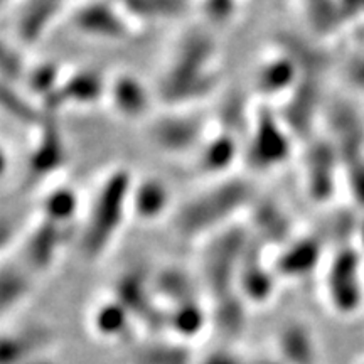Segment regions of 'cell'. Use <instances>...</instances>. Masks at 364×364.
I'll list each match as a JSON object with an SVG mask.
<instances>
[{"instance_id":"6","label":"cell","mask_w":364,"mask_h":364,"mask_svg":"<svg viewBox=\"0 0 364 364\" xmlns=\"http://www.w3.org/2000/svg\"><path fill=\"white\" fill-rule=\"evenodd\" d=\"M51 334L44 329H29L12 336H4L2 341V364H22L48 348Z\"/></svg>"},{"instance_id":"2","label":"cell","mask_w":364,"mask_h":364,"mask_svg":"<svg viewBox=\"0 0 364 364\" xmlns=\"http://www.w3.org/2000/svg\"><path fill=\"white\" fill-rule=\"evenodd\" d=\"M132 184L127 172L113 174L100 191L85 231V252L91 258H98L110 247L113 236L118 233L125 218L127 208L132 204Z\"/></svg>"},{"instance_id":"7","label":"cell","mask_w":364,"mask_h":364,"mask_svg":"<svg viewBox=\"0 0 364 364\" xmlns=\"http://www.w3.org/2000/svg\"><path fill=\"white\" fill-rule=\"evenodd\" d=\"M252 156L255 166L270 167L273 164H280L282 159H285L289 152V142L287 136L275 125L262 124L258 134L253 136L252 144Z\"/></svg>"},{"instance_id":"19","label":"cell","mask_w":364,"mask_h":364,"mask_svg":"<svg viewBox=\"0 0 364 364\" xmlns=\"http://www.w3.org/2000/svg\"><path fill=\"white\" fill-rule=\"evenodd\" d=\"M295 75H297V70L289 59H272L260 70L258 86L265 93H275V91L289 88Z\"/></svg>"},{"instance_id":"17","label":"cell","mask_w":364,"mask_h":364,"mask_svg":"<svg viewBox=\"0 0 364 364\" xmlns=\"http://www.w3.org/2000/svg\"><path fill=\"white\" fill-rule=\"evenodd\" d=\"M132 364H191V356L179 343H161L147 346L135 353Z\"/></svg>"},{"instance_id":"14","label":"cell","mask_w":364,"mask_h":364,"mask_svg":"<svg viewBox=\"0 0 364 364\" xmlns=\"http://www.w3.org/2000/svg\"><path fill=\"white\" fill-rule=\"evenodd\" d=\"M125 14L142 19H169L188 9V0H118Z\"/></svg>"},{"instance_id":"11","label":"cell","mask_w":364,"mask_h":364,"mask_svg":"<svg viewBox=\"0 0 364 364\" xmlns=\"http://www.w3.org/2000/svg\"><path fill=\"white\" fill-rule=\"evenodd\" d=\"M280 353L285 364H314V343L307 327L287 326L280 336Z\"/></svg>"},{"instance_id":"1","label":"cell","mask_w":364,"mask_h":364,"mask_svg":"<svg viewBox=\"0 0 364 364\" xmlns=\"http://www.w3.org/2000/svg\"><path fill=\"white\" fill-rule=\"evenodd\" d=\"M252 188L243 181H225L204 191L182 206L176 218L177 230L184 236H201L215 231L223 223L247 206Z\"/></svg>"},{"instance_id":"26","label":"cell","mask_w":364,"mask_h":364,"mask_svg":"<svg viewBox=\"0 0 364 364\" xmlns=\"http://www.w3.org/2000/svg\"><path fill=\"white\" fill-rule=\"evenodd\" d=\"M22 364H56V363H53L51 359L46 358V356H43V354H41V356H36V358L29 359V361H26V363H22Z\"/></svg>"},{"instance_id":"16","label":"cell","mask_w":364,"mask_h":364,"mask_svg":"<svg viewBox=\"0 0 364 364\" xmlns=\"http://www.w3.org/2000/svg\"><path fill=\"white\" fill-rule=\"evenodd\" d=\"M238 275L243 299L253 304H265L272 299L273 284L270 270H263L260 267H250L248 270H238Z\"/></svg>"},{"instance_id":"10","label":"cell","mask_w":364,"mask_h":364,"mask_svg":"<svg viewBox=\"0 0 364 364\" xmlns=\"http://www.w3.org/2000/svg\"><path fill=\"white\" fill-rule=\"evenodd\" d=\"M113 105L122 115L140 117L147 112L149 95L139 80L130 76H120L110 88Z\"/></svg>"},{"instance_id":"4","label":"cell","mask_w":364,"mask_h":364,"mask_svg":"<svg viewBox=\"0 0 364 364\" xmlns=\"http://www.w3.org/2000/svg\"><path fill=\"white\" fill-rule=\"evenodd\" d=\"M73 22L80 31L98 38H125L129 34L127 14L105 0H88L76 9Z\"/></svg>"},{"instance_id":"25","label":"cell","mask_w":364,"mask_h":364,"mask_svg":"<svg viewBox=\"0 0 364 364\" xmlns=\"http://www.w3.org/2000/svg\"><path fill=\"white\" fill-rule=\"evenodd\" d=\"M201 364H250L243 358L236 356L235 353L230 351H216L204 359Z\"/></svg>"},{"instance_id":"15","label":"cell","mask_w":364,"mask_h":364,"mask_svg":"<svg viewBox=\"0 0 364 364\" xmlns=\"http://www.w3.org/2000/svg\"><path fill=\"white\" fill-rule=\"evenodd\" d=\"M318 258V248L314 241H299L294 248H290L285 253V257L280 258L279 272L282 275L300 277L304 273L312 272L311 268L316 265Z\"/></svg>"},{"instance_id":"20","label":"cell","mask_w":364,"mask_h":364,"mask_svg":"<svg viewBox=\"0 0 364 364\" xmlns=\"http://www.w3.org/2000/svg\"><path fill=\"white\" fill-rule=\"evenodd\" d=\"M235 152V144L231 142L230 136H218L213 142L204 145L201 150L203 167L209 172L225 171L226 167L231 166Z\"/></svg>"},{"instance_id":"8","label":"cell","mask_w":364,"mask_h":364,"mask_svg":"<svg viewBox=\"0 0 364 364\" xmlns=\"http://www.w3.org/2000/svg\"><path fill=\"white\" fill-rule=\"evenodd\" d=\"M66 0H26L21 12L19 31L24 39H36L58 16Z\"/></svg>"},{"instance_id":"22","label":"cell","mask_w":364,"mask_h":364,"mask_svg":"<svg viewBox=\"0 0 364 364\" xmlns=\"http://www.w3.org/2000/svg\"><path fill=\"white\" fill-rule=\"evenodd\" d=\"M76 208H78V201H76V196L71 191H56L46 199L44 209H46V218L48 221L53 223H61V221H70L73 215H75Z\"/></svg>"},{"instance_id":"29","label":"cell","mask_w":364,"mask_h":364,"mask_svg":"<svg viewBox=\"0 0 364 364\" xmlns=\"http://www.w3.org/2000/svg\"><path fill=\"white\" fill-rule=\"evenodd\" d=\"M359 4H361V6H364V0H359Z\"/></svg>"},{"instance_id":"24","label":"cell","mask_w":364,"mask_h":364,"mask_svg":"<svg viewBox=\"0 0 364 364\" xmlns=\"http://www.w3.org/2000/svg\"><path fill=\"white\" fill-rule=\"evenodd\" d=\"M235 9V0H204V11L216 21L228 19Z\"/></svg>"},{"instance_id":"13","label":"cell","mask_w":364,"mask_h":364,"mask_svg":"<svg viewBox=\"0 0 364 364\" xmlns=\"http://www.w3.org/2000/svg\"><path fill=\"white\" fill-rule=\"evenodd\" d=\"M130 312L120 300H112L98 306L93 314V327L107 339H120L129 329Z\"/></svg>"},{"instance_id":"30","label":"cell","mask_w":364,"mask_h":364,"mask_svg":"<svg viewBox=\"0 0 364 364\" xmlns=\"http://www.w3.org/2000/svg\"><path fill=\"white\" fill-rule=\"evenodd\" d=\"M4 2H7V0H4Z\"/></svg>"},{"instance_id":"18","label":"cell","mask_w":364,"mask_h":364,"mask_svg":"<svg viewBox=\"0 0 364 364\" xmlns=\"http://www.w3.org/2000/svg\"><path fill=\"white\" fill-rule=\"evenodd\" d=\"M46 223H48V230L36 231L33 238H31L29 243H27V250H26L27 262L38 268L48 267L49 263L53 262L59 245L58 230L56 228L53 230L51 221H46Z\"/></svg>"},{"instance_id":"21","label":"cell","mask_w":364,"mask_h":364,"mask_svg":"<svg viewBox=\"0 0 364 364\" xmlns=\"http://www.w3.org/2000/svg\"><path fill=\"white\" fill-rule=\"evenodd\" d=\"M29 294V282L21 272H11L4 268L2 273V311L9 312L12 307L19 306Z\"/></svg>"},{"instance_id":"5","label":"cell","mask_w":364,"mask_h":364,"mask_svg":"<svg viewBox=\"0 0 364 364\" xmlns=\"http://www.w3.org/2000/svg\"><path fill=\"white\" fill-rule=\"evenodd\" d=\"M201 132V124L196 118L177 115L157 122L154 125L152 136L159 147L176 154L189 150L188 147H193Z\"/></svg>"},{"instance_id":"28","label":"cell","mask_w":364,"mask_h":364,"mask_svg":"<svg viewBox=\"0 0 364 364\" xmlns=\"http://www.w3.org/2000/svg\"><path fill=\"white\" fill-rule=\"evenodd\" d=\"M361 236H363V241H364V225H363V230H361ZM364 245V243H363Z\"/></svg>"},{"instance_id":"12","label":"cell","mask_w":364,"mask_h":364,"mask_svg":"<svg viewBox=\"0 0 364 364\" xmlns=\"http://www.w3.org/2000/svg\"><path fill=\"white\" fill-rule=\"evenodd\" d=\"M132 206L135 208V213L140 218L154 220L164 215V211L169 206V191L156 181H147L139 186L134 184Z\"/></svg>"},{"instance_id":"23","label":"cell","mask_w":364,"mask_h":364,"mask_svg":"<svg viewBox=\"0 0 364 364\" xmlns=\"http://www.w3.org/2000/svg\"><path fill=\"white\" fill-rule=\"evenodd\" d=\"M344 76L349 85L364 91V53L354 54L346 61Z\"/></svg>"},{"instance_id":"9","label":"cell","mask_w":364,"mask_h":364,"mask_svg":"<svg viewBox=\"0 0 364 364\" xmlns=\"http://www.w3.org/2000/svg\"><path fill=\"white\" fill-rule=\"evenodd\" d=\"M166 327L176 334L177 339H194L206 326V314L196 300H186L177 304L169 314H166Z\"/></svg>"},{"instance_id":"3","label":"cell","mask_w":364,"mask_h":364,"mask_svg":"<svg viewBox=\"0 0 364 364\" xmlns=\"http://www.w3.org/2000/svg\"><path fill=\"white\" fill-rule=\"evenodd\" d=\"M327 295L336 312L354 314L364 295V270L359 253L343 250L332 260L327 273Z\"/></svg>"},{"instance_id":"27","label":"cell","mask_w":364,"mask_h":364,"mask_svg":"<svg viewBox=\"0 0 364 364\" xmlns=\"http://www.w3.org/2000/svg\"><path fill=\"white\" fill-rule=\"evenodd\" d=\"M257 364H285V363L280 359V361H260V363H257Z\"/></svg>"}]
</instances>
